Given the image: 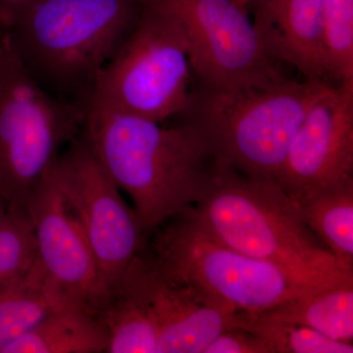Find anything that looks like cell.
<instances>
[{
	"instance_id": "1",
	"label": "cell",
	"mask_w": 353,
	"mask_h": 353,
	"mask_svg": "<svg viewBox=\"0 0 353 353\" xmlns=\"http://www.w3.org/2000/svg\"><path fill=\"white\" fill-rule=\"evenodd\" d=\"M83 132L146 233L196 205L214 179L216 160L196 128L171 126L88 102Z\"/></svg>"
},
{
	"instance_id": "2",
	"label": "cell",
	"mask_w": 353,
	"mask_h": 353,
	"mask_svg": "<svg viewBox=\"0 0 353 353\" xmlns=\"http://www.w3.org/2000/svg\"><path fill=\"white\" fill-rule=\"evenodd\" d=\"M150 0H7L6 34L25 68L53 97L85 106L95 80Z\"/></svg>"
},
{
	"instance_id": "3",
	"label": "cell",
	"mask_w": 353,
	"mask_h": 353,
	"mask_svg": "<svg viewBox=\"0 0 353 353\" xmlns=\"http://www.w3.org/2000/svg\"><path fill=\"white\" fill-rule=\"evenodd\" d=\"M192 208L216 240L279 265L306 287L353 285V274L341 270L306 225L296 199L278 183L248 178L216 162L210 189Z\"/></svg>"
},
{
	"instance_id": "4",
	"label": "cell",
	"mask_w": 353,
	"mask_h": 353,
	"mask_svg": "<svg viewBox=\"0 0 353 353\" xmlns=\"http://www.w3.org/2000/svg\"><path fill=\"white\" fill-rule=\"evenodd\" d=\"M329 87L285 78L262 87L197 85L175 118L203 134L218 163L277 183L294 134Z\"/></svg>"
},
{
	"instance_id": "5",
	"label": "cell",
	"mask_w": 353,
	"mask_h": 353,
	"mask_svg": "<svg viewBox=\"0 0 353 353\" xmlns=\"http://www.w3.org/2000/svg\"><path fill=\"white\" fill-rule=\"evenodd\" d=\"M145 250L165 275L194 285L236 312H259L318 290L297 282L277 264L216 240L192 206L150 232Z\"/></svg>"
},
{
	"instance_id": "6",
	"label": "cell",
	"mask_w": 353,
	"mask_h": 353,
	"mask_svg": "<svg viewBox=\"0 0 353 353\" xmlns=\"http://www.w3.org/2000/svg\"><path fill=\"white\" fill-rule=\"evenodd\" d=\"M85 108L53 97L0 39V196L25 209L62 150L82 132Z\"/></svg>"
},
{
	"instance_id": "7",
	"label": "cell",
	"mask_w": 353,
	"mask_h": 353,
	"mask_svg": "<svg viewBox=\"0 0 353 353\" xmlns=\"http://www.w3.org/2000/svg\"><path fill=\"white\" fill-rule=\"evenodd\" d=\"M192 77L180 25L150 0L138 24L97 76L87 103L163 123L185 108Z\"/></svg>"
},
{
	"instance_id": "8",
	"label": "cell",
	"mask_w": 353,
	"mask_h": 353,
	"mask_svg": "<svg viewBox=\"0 0 353 353\" xmlns=\"http://www.w3.org/2000/svg\"><path fill=\"white\" fill-rule=\"evenodd\" d=\"M50 173L82 227L104 285L114 294L132 260L145 248L148 234L97 159L83 130L62 150Z\"/></svg>"
},
{
	"instance_id": "9",
	"label": "cell",
	"mask_w": 353,
	"mask_h": 353,
	"mask_svg": "<svg viewBox=\"0 0 353 353\" xmlns=\"http://www.w3.org/2000/svg\"><path fill=\"white\" fill-rule=\"evenodd\" d=\"M154 1L180 25L197 85L262 87L285 79L265 51L248 9L234 0Z\"/></svg>"
},
{
	"instance_id": "10",
	"label": "cell",
	"mask_w": 353,
	"mask_h": 353,
	"mask_svg": "<svg viewBox=\"0 0 353 353\" xmlns=\"http://www.w3.org/2000/svg\"><path fill=\"white\" fill-rule=\"evenodd\" d=\"M120 288L152 315L159 333L158 353H204L221 333L241 325L236 311L165 275L145 246L132 260Z\"/></svg>"
},
{
	"instance_id": "11",
	"label": "cell",
	"mask_w": 353,
	"mask_h": 353,
	"mask_svg": "<svg viewBox=\"0 0 353 353\" xmlns=\"http://www.w3.org/2000/svg\"><path fill=\"white\" fill-rule=\"evenodd\" d=\"M353 178V83L330 87L297 130L277 183L299 201Z\"/></svg>"
},
{
	"instance_id": "12",
	"label": "cell",
	"mask_w": 353,
	"mask_h": 353,
	"mask_svg": "<svg viewBox=\"0 0 353 353\" xmlns=\"http://www.w3.org/2000/svg\"><path fill=\"white\" fill-rule=\"evenodd\" d=\"M27 210L44 270L74 303L99 317L111 294L80 223L50 172L32 192Z\"/></svg>"
},
{
	"instance_id": "13",
	"label": "cell",
	"mask_w": 353,
	"mask_h": 353,
	"mask_svg": "<svg viewBox=\"0 0 353 353\" xmlns=\"http://www.w3.org/2000/svg\"><path fill=\"white\" fill-rule=\"evenodd\" d=\"M324 0H250L245 8L265 51L294 67L305 80L328 76L323 44Z\"/></svg>"
},
{
	"instance_id": "14",
	"label": "cell",
	"mask_w": 353,
	"mask_h": 353,
	"mask_svg": "<svg viewBox=\"0 0 353 353\" xmlns=\"http://www.w3.org/2000/svg\"><path fill=\"white\" fill-rule=\"evenodd\" d=\"M108 334L97 316L75 303L51 313L2 353H108Z\"/></svg>"
},
{
	"instance_id": "15",
	"label": "cell",
	"mask_w": 353,
	"mask_h": 353,
	"mask_svg": "<svg viewBox=\"0 0 353 353\" xmlns=\"http://www.w3.org/2000/svg\"><path fill=\"white\" fill-rule=\"evenodd\" d=\"M69 303H74L53 282L38 259L26 275L0 289V353Z\"/></svg>"
},
{
	"instance_id": "16",
	"label": "cell",
	"mask_w": 353,
	"mask_h": 353,
	"mask_svg": "<svg viewBox=\"0 0 353 353\" xmlns=\"http://www.w3.org/2000/svg\"><path fill=\"white\" fill-rule=\"evenodd\" d=\"M245 314L257 319L307 327L332 340L352 343L353 285L314 290L259 312Z\"/></svg>"
},
{
	"instance_id": "17",
	"label": "cell",
	"mask_w": 353,
	"mask_h": 353,
	"mask_svg": "<svg viewBox=\"0 0 353 353\" xmlns=\"http://www.w3.org/2000/svg\"><path fill=\"white\" fill-rule=\"evenodd\" d=\"M296 201L310 231L341 270L353 274V178Z\"/></svg>"
},
{
	"instance_id": "18",
	"label": "cell",
	"mask_w": 353,
	"mask_h": 353,
	"mask_svg": "<svg viewBox=\"0 0 353 353\" xmlns=\"http://www.w3.org/2000/svg\"><path fill=\"white\" fill-rule=\"evenodd\" d=\"M108 334V353H158L159 333L148 309L120 288L99 314Z\"/></svg>"
},
{
	"instance_id": "19",
	"label": "cell",
	"mask_w": 353,
	"mask_h": 353,
	"mask_svg": "<svg viewBox=\"0 0 353 353\" xmlns=\"http://www.w3.org/2000/svg\"><path fill=\"white\" fill-rule=\"evenodd\" d=\"M38 261L34 227L28 210L0 214V289L26 275Z\"/></svg>"
},
{
	"instance_id": "20",
	"label": "cell",
	"mask_w": 353,
	"mask_h": 353,
	"mask_svg": "<svg viewBox=\"0 0 353 353\" xmlns=\"http://www.w3.org/2000/svg\"><path fill=\"white\" fill-rule=\"evenodd\" d=\"M240 327L259 334L272 353H352V343L332 340L299 325L261 320L238 312Z\"/></svg>"
},
{
	"instance_id": "21",
	"label": "cell",
	"mask_w": 353,
	"mask_h": 353,
	"mask_svg": "<svg viewBox=\"0 0 353 353\" xmlns=\"http://www.w3.org/2000/svg\"><path fill=\"white\" fill-rule=\"evenodd\" d=\"M323 44L328 76L353 83V0H324Z\"/></svg>"
},
{
	"instance_id": "22",
	"label": "cell",
	"mask_w": 353,
	"mask_h": 353,
	"mask_svg": "<svg viewBox=\"0 0 353 353\" xmlns=\"http://www.w3.org/2000/svg\"><path fill=\"white\" fill-rule=\"evenodd\" d=\"M204 353H272V350L259 334L234 327L221 333Z\"/></svg>"
},
{
	"instance_id": "23",
	"label": "cell",
	"mask_w": 353,
	"mask_h": 353,
	"mask_svg": "<svg viewBox=\"0 0 353 353\" xmlns=\"http://www.w3.org/2000/svg\"><path fill=\"white\" fill-rule=\"evenodd\" d=\"M4 6H6V0H0V31L2 32H6L3 23Z\"/></svg>"
},
{
	"instance_id": "24",
	"label": "cell",
	"mask_w": 353,
	"mask_h": 353,
	"mask_svg": "<svg viewBox=\"0 0 353 353\" xmlns=\"http://www.w3.org/2000/svg\"><path fill=\"white\" fill-rule=\"evenodd\" d=\"M7 204L6 203V201H3V199H2L1 196H0V214H1L2 212H4V211L6 210Z\"/></svg>"
},
{
	"instance_id": "25",
	"label": "cell",
	"mask_w": 353,
	"mask_h": 353,
	"mask_svg": "<svg viewBox=\"0 0 353 353\" xmlns=\"http://www.w3.org/2000/svg\"><path fill=\"white\" fill-rule=\"evenodd\" d=\"M234 1L236 2V3L239 4V6L245 7L248 6V2L250 1V0H234Z\"/></svg>"
},
{
	"instance_id": "26",
	"label": "cell",
	"mask_w": 353,
	"mask_h": 353,
	"mask_svg": "<svg viewBox=\"0 0 353 353\" xmlns=\"http://www.w3.org/2000/svg\"><path fill=\"white\" fill-rule=\"evenodd\" d=\"M4 34H6V32L0 31V39L3 38Z\"/></svg>"
},
{
	"instance_id": "27",
	"label": "cell",
	"mask_w": 353,
	"mask_h": 353,
	"mask_svg": "<svg viewBox=\"0 0 353 353\" xmlns=\"http://www.w3.org/2000/svg\"><path fill=\"white\" fill-rule=\"evenodd\" d=\"M7 1V0H6V2Z\"/></svg>"
}]
</instances>
